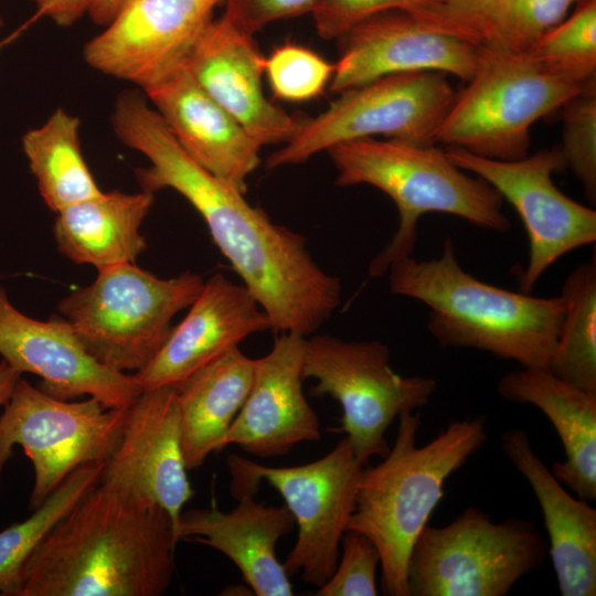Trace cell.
I'll return each instance as SVG.
<instances>
[{
  "instance_id": "obj_1",
  "label": "cell",
  "mask_w": 596,
  "mask_h": 596,
  "mask_svg": "<svg viewBox=\"0 0 596 596\" xmlns=\"http://www.w3.org/2000/svg\"><path fill=\"white\" fill-rule=\"evenodd\" d=\"M139 181L172 189L202 216L211 237L270 319L272 329L312 334L341 302L339 278L323 272L304 235L275 224L244 193L196 163L169 134L148 146Z\"/></svg>"
},
{
  "instance_id": "obj_2",
  "label": "cell",
  "mask_w": 596,
  "mask_h": 596,
  "mask_svg": "<svg viewBox=\"0 0 596 596\" xmlns=\"http://www.w3.org/2000/svg\"><path fill=\"white\" fill-rule=\"evenodd\" d=\"M177 543L163 508L99 481L30 554L14 596H160Z\"/></svg>"
},
{
  "instance_id": "obj_3",
  "label": "cell",
  "mask_w": 596,
  "mask_h": 596,
  "mask_svg": "<svg viewBox=\"0 0 596 596\" xmlns=\"http://www.w3.org/2000/svg\"><path fill=\"white\" fill-rule=\"evenodd\" d=\"M391 292L429 308L427 329L444 348H472L523 368L549 370L565 304L563 297H533L473 277L458 263L451 240L429 260L413 256L393 263Z\"/></svg>"
},
{
  "instance_id": "obj_4",
  "label": "cell",
  "mask_w": 596,
  "mask_h": 596,
  "mask_svg": "<svg viewBox=\"0 0 596 596\" xmlns=\"http://www.w3.org/2000/svg\"><path fill=\"white\" fill-rule=\"evenodd\" d=\"M393 446L382 460L363 467L347 531L366 535L381 558L384 595L409 596L412 549L444 497L448 477L487 441L486 419L455 421L424 446L417 445L418 412L398 417Z\"/></svg>"
},
{
  "instance_id": "obj_5",
  "label": "cell",
  "mask_w": 596,
  "mask_h": 596,
  "mask_svg": "<svg viewBox=\"0 0 596 596\" xmlns=\"http://www.w3.org/2000/svg\"><path fill=\"white\" fill-rule=\"evenodd\" d=\"M327 151L338 172V185H372L390 196L398 211L395 234L370 263L372 277L383 276L393 263L413 256L424 214L446 213L496 232L510 228L498 191L457 167L435 145L369 137Z\"/></svg>"
},
{
  "instance_id": "obj_6",
  "label": "cell",
  "mask_w": 596,
  "mask_h": 596,
  "mask_svg": "<svg viewBox=\"0 0 596 596\" xmlns=\"http://www.w3.org/2000/svg\"><path fill=\"white\" fill-rule=\"evenodd\" d=\"M203 284L191 272L162 279L127 263L99 270L93 283L65 296L58 311L99 362L137 373L159 352L173 317L190 307Z\"/></svg>"
},
{
  "instance_id": "obj_7",
  "label": "cell",
  "mask_w": 596,
  "mask_h": 596,
  "mask_svg": "<svg viewBox=\"0 0 596 596\" xmlns=\"http://www.w3.org/2000/svg\"><path fill=\"white\" fill-rule=\"evenodd\" d=\"M439 126L435 142L479 157L518 160L529 155L530 128L581 85L538 68L524 53L481 46L478 67Z\"/></svg>"
},
{
  "instance_id": "obj_8",
  "label": "cell",
  "mask_w": 596,
  "mask_h": 596,
  "mask_svg": "<svg viewBox=\"0 0 596 596\" xmlns=\"http://www.w3.org/2000/svg\"><path fill=\"white\" fill-rule=\"evenodd\" d=\"M546 556L531 521L493 522L469 507L445 526L423 529L408 561L409 596H505Z\"/></svg>"
},
{
  "instance_id": "obj_9",
  "label": "cell",
  "mask_w": 596,
  "mask_h": 596,
  "mask_svg": "<svg viewBox=\"0 0 596 596\" xmlns=\"http://www.w3.org/2000/svg\"><path fill=\"white\" fill-rule=\"evenodd\" d=\"M329 107L304 119L298 132L267 158L268 168L305 162L345 141L383 136L415 145H435L456 93L446 74L395 73L338 94Z\"/></svg>"
},
{
  "instance_id": "obj_10",
  "label": "cell",
  "mask_w": 596,
  "mask_h": 596,
  "mask_svg": "<svg viewBox=\"0 0 596 596\" xmlns=\"http://www.w3.org/2000/svg\"><path fill=\"white\" fill-rule=\"evenodd\" d=\"M390 362V349L381 341L306 337L302 377L317 380L312 396L330 395L339 402L341 430L363 465L387 454L385 434L393 421L428 404L437 389L435 379L402 376Z\"/></svg>"
},
{
  "instance_id": "obj_11",
  "label": "cell",
  "mask_w": 596,
  "mask_h": 596,
  "mask_svg": "<svg viewBox=\"0 0 596 596\" xmlns=\"http://www.w3.org/2000/svg\"><path fill=\"white\" fill-rule=\"evenodd\" d=\"M0 415V476L21 446L34 469L29 509H38L77 468L106 462L124 432L127 409L98 400L54 397L20 377Z\"/></svg>"
},
{
  "instance_id": "obj_12",
  "label": "cell",
  "mask_w": 596,
  "mask_h": 596,
  "mask_svg": "<svg viewBox=\"0 0 596 596\" xmlns=\"http://www.w3.org/2000/svg\"><path fill=\"white\" fill-rule=\"evenodd\" d=\"M231 472L266 480L285 500L298 528L284 567L287 574L323 585L338 564L341 541L355 507L361 464L347 437L323 457L291 467H269L231 455Z\"/></svg>"
},
{
  "instance_id": "obj_13",
  "label": "cell",
  "mask_w": 596,
  "mask_h": 596,
  "mask_svg": "<svg viewBox=\"0 0 596 596\" xmlns=\"http://www.w3.org/2000/svg\"><path fill=\"white\" fill-rule=\"evenodd\" d=\"M460 169L487 181L519 214L529 240L520 290L530 294L557 259L596 241V211L564 194L552 180L565 160L560 147L518 160H496L457 147L445 150Z\"/></svg>"
},
{
  "instance_id": "obj_14",
  "label": "cell",
  "mask_w": 596,
  "mask_h": 596,
  "mask_svg": "<svg viewBox=\"0 0 596 596\" xmlns=\"http://www.w3.org/2000/svg\"><path fill=\"white\" fill-rule=\"evenodd\" d=\"M219 0H124L106 29L87 41L84 61L142 91L183 65L213 20Z\"/></svg>"
},
{
  "instance_id": "obj_15",
  "label": "cell",
  "mask_w": 596,
  "mask_h": 596,
  "mask_svg": "<svg viewBox=\"0 0 596 596\" xmlns=\"http://www.w3.org/2000/svg\"><path fill=\"white\" fill-rule=\"evenodd\" d=\"M0 355L21 374L40 376V389L61 400L84 395L107 408L127 409L142 392L135 374L94 358L65 319L42 321L28 317L11 304L2 287Z\"/></svg>"
},
{
  "instance_id": "obj_16",
  "label": "cell",
  "mask_w": 596,
  "mask_h": 596,
  "mask_svg": "<svg viewBox=\"0 0 596 596\" xmlns=\"http://www.w3.org/2000/svg\"><path fill=\"white\" fill-rule=\"evenodd\" d=\"M330 91L340 94L379 77L432 71L468 82L475 74L481 46L438 31L403 10L365 18L338 39Z\"/></svg>"
},
{
  "instance_id": "obj_17",
  "label": "cell",
  "mask_w": 596,
  "mask_h": 596,
  "mask_svg": "<svg viewBox=\"0 0 596 596\" xmlns=\"http://www.w3.org/2000/svg\"><path fill=\"white\" fill-rule=\"evenodd\" d=\"M181 447L174 386L143 390L127 411L121 439L100 481L163 508L175 529L193 498Z\"/></svg>"
},
{
  "instance_id": "obj_18",
  "label": "cell",
  "mask_w": 596,
  "mask_h": 596,
  "mask_svg": "<svg viewBox=\"0 0 596 596\" xmlns=\"http://www.w3.org/2000/svg\"><path fill=\"white\" fill-rule=\"evenodd\" d=\"M306 337L280 332L272 350L254 359L249 393L216 451L237 445L262 458L288 454L296 445L319 441L320 423L302 392Z\"/></svg>"
},
{
  "instance_id": "obj_19",
  "label": "cell",
  "mask_w": 596,
  "mask_h": 596,
  "mask_svg": "<svg viewBox=\"0 0 596 596\" xmlns=\"http://www.w3.org/2000/svg\"><path fill=\"white\" fill-rule=\"evenodd\" d=\"M253 36L223 13L206 26L185 63L199 85L260 147L284 145L298 132L304 119L264 95L265 56Z\"/></svg>"
},
{
  "instance_id": "obj_20",
  "label": "cell",
  "mask_w": 596,
  "mask_h": 596,
  "mask_svg": "<svg viewBox=\"0 0 596 596\" xmlns=\"http://www.w3.org/2000/svg\"><path fill=\"white\" fill-rule=\"evenodd\" d=\"M268 329L270 319L247 287L216 273L204 281L156 356L135 376L142 391L177 386L245 338Z\"/></svg>"
},
{
  "instance_id": "obj_21",
  "label": "cell",
  "mask_w": 596,
  "mask_h": 596,
  "mask_svg": "<svg viewBox=\"0 0 596 596\" xmlns=\"http://www.w3.org/2000/svg\"><path fill=\"white\" fill-rule=\"evenodd\" d=\"M259 485L232 481L238 503L230 511L210 508L182 511L174 529L179 541L188 540L211 546L228 557L245 583L258 596H291L292 586L285 567L277 560L276 544L295 526L286 505L269 507L254 499Z\"/></svg>"
},
{
  "instance_id": "obj_22",
  "label": "cell",
  "mask_w": 596,
  "mask_h": 596,
  "mask_svg": "<svg viewBox=\"0 0 596 596\" xmlns=\"http://www.w3.org/2000/svg\"><path fill=\"white\" fill-rule=\"evenodd\" d=\"M143 92L183 150L245 194L260 146L199 85L187 63Z\"/></svg>"
},
{
  "instance_id": "obj_23",
  "label": "cell",
  "mask_w": 596,
  "mask_h": 596,
  "mask_svg": "<svg viewBox=\"0 0 596 596\" xmlns=\"http://www.w3.org/2000/svg\"><path fill=\"white\" fill-rule=\"evenodd\" d=\"M501 447L525 478L541 507L551 556L563 596L596 595V510L571 496L534 451L525 430L501 435Z\"/></svg>"
},
{
  "instance_id": "obj_24",
  "label": "cell",
  "mask_w": 596,
  "mask_h": 596,
  "mask_svg": "<svg viewBox=\"0 0 596 596\" xmlns=\"http://www.w3.org/2000/svg\"><path fill=\"white\" fill-rule=\"evenodd\" d=\"M499 394L539 408L551 422L564 449L554 461V477L577 498L596 500V394L560 379L549 370L523 368L503 375Z\"/></svg>"
},
{
  "instance_id": "obj_25",
  "label": "cell",
  "mask_w": 596,
  "mask_h": 596,
  "mask_svg": "<svg viewBox=\"0 0 596 596\" xmlns=\"http://www.w3.org/2000/svg\"><path fill=\"white\" fill-rule=\"evenodd\" d=\"M155 203V193L118 190L74 203L62 211L53 226L58 252L75 264L98 272L135 263L147 248L140 226Z\"/></svg>"
},
{
  "instance_id": "obj_26",
  "label": "cell",
  "mask_w": 596,
  "mask_h": 596,
  "mask_svg": "<svg viewBox=\"0 0 596 596\" xmlns=\"http://www.w3.org/2000/svg\"><path fill=\"white\" fill-rule=\"evenodd\" d=\"M254 359L234 347L175 387L188 470L203 465L230 428L252 386Z\"/></svg>"
},
{
  "instance_id": "obj_27",
  "label": "cell",
  "mask_w": 596,
  "mask_h": 596,
  "mask_svg": "<svg viewBox=\"0 0 596 596\" xmlns=\"http://www.w3.org/2000/svg\"><path fill=\"white\" fill-rule=\"evenodd\" d=\"M79 128L77 116L56 108L21 139L40 195L55 213L103 193L83 157Z\"/></svg>"
},
{
  "instance_id": "obj_28",
  "label": "cell",
  "mask_w": 596,
  "mask_h": 596,
  "mask_svg": "<svg viewBox=\"0 0 596 596\" xmlns=\"http://www.w3.org/2000/svg\"><path fill=\"white\" fill-rule=\"evenodd\" d=\"M565 310L549 371L596 394V262L574 268L562 286Z\"/></svg>"
},
{
  "instance_id": "obj_29",
  "label": "cell",
  "mask_w": 596,
  "mask_h": 596,
  "mask_svg": "<svg viewBox=\"0 0 596 596\" xmlns=\"http://www.w3.org/2000/svg\"><path fill=\"white\" fill-rule=\"evenodd\" d=\"M105 464L81 466L28 519L0 531V595H15L19 573L30 554L49 531L100 481Z\"/></svg>"
},
{
  "instance_id": "obj_30",
  "label": "cell",
  "mask_w": 596,
  "mask_h": 596,
  "mask_svg": "<svg viewBox=\"0 0 596 596\" xmlns=\"http://www.w3.org/2000/svg\"><path fill=\"white\" fill-rule=\"evenodd\" d=\"M524 54L544 73L581 86L596 79V0H579Z\"/></svg>"
},
{
  "instance_id": "obj_31",
  "label": "cell",
  "mask_w": 596,
  "mask_h": 596,
  "mask_svg": "<svg viewBox=\"0 0 596 596\" xmlns=\"http://www.w3.org/2000/svg\"><path fill=\"white\" fill-rule=\"evenodd\" d=\"M562 146L565 160L589 202L596 200V79L562 105Z\"/></svg>"
},
{
  "instance_id": "obj_32",
  "label": "cell",
  "mask_w": 596,
  "mask_h": 596,
  "mask_svg": "<svg viewBox=\"0 0 596 596\" xmlns=\"http://www.w3.org/2000/svg\"><path fill=\"white\" fill-rule=\"evenodd\" d=\"M579 0H503L483 46L526 52Z\"/></svg>"
},
{
  "instance_id": "obj_33",
  "label": "cell",
  "mask_w": 596,
  "mask_h": 596,
  "mask_svg": "<svg viewBox=\"0 0 596 596\" xmlns=\"http://www.w3.org/2000/svg\"><path fill=\"white\" fill-rule=\"evenodd\" d=\"M334 64L316 52L294 43L277 46L264 57L274 95L287 102H306L320 95L330 83Z\"/></svg>"
},
{
  "instance_id": "obj_34",
  "label": "cell",
  "mask_w": 596,
  "mask_h": 596,
  "mask_svg": "<svg viewBox=\"0 0 596 596\" xmlns=\"http://www.w3.org/2000/svg\"><path fill=\"white\" fill-rule=\"evenodd\" d=\"M438 7L439 0H319L311 13L318 34L331 40L365 18L386 10L409 12L434 28Z\"/></svg>"
},
{
  "instance_id": "obj_35",
  "label": "cell",
  "mask_w": 596,
  "mask_h": 596,
  "mask_svg": "<svg viewBox=\"0 0 596 596\" xmlns=\"http://www.w3.org/2000/svg\"><path fill=\"white\" fill-rule=\"evenodd\" d=\"M381 564L375 544L364 534L347 531L334 572L318 587L316 596H375L376 570Z\"/></svg>"
},
{
  "instance_id": "obj_36",
  "label": "cell",
  "mask_w": 596,
  "mask_h": 596,
  "mask_svg": "<svg viewBox=\"0 0 596 596\" xmlns=\"http://www.w3.org/2000/svg\"><path fill=\"white\" fill-rule=\"evenodd\" d=\"M502 2L503 0H439L434 28L483 46Z\"/></svg>"
},
{
  "instance_id": "obj_37",
  "label": "cell",
  "mask_w": 596,
  "mask_h": 596,
  "mask_svg": "<svg viewBox=\"0 0 596 596\" xmlns=\"http://www.w3.org/2000/svg\"><path fill=\"white\" fill-rule=\"evenodd\" d=\"M224 14L240 29L254 35L278 19L312 12L319 0H226Z\"/></svg>"
},
{
  "instance_id": "obj_38",
  "label": "cell",
  "mask_w": 596,
  "mask_h": 596,
  "mask_svg": "<svg viewBox=\"0 0 596 596\" xmlns=\"http://www.w3.org/2000/svg\"><path fill=\"white\" fill-rule=\"evenodd\" d=\"M40 15L61 26H71L88 11L91 0H31Z\"/></svg>"
},
{
  "instance_id": "obj_39",
  "label": "cell",
  "mask_w": 596,
  "mask_h": 596,
  "mask_svg": "<svg viewBox=\"0 0 596 596\" xmlns=\"http://www.w3.org/2000/svg\"><path fill=\"white\" fill-rule=\"evenodd\" d=\"M123 2L124 0H91L87 14L95 24L106 26Z\"/></svg>"
},
{
  "instance_id": "obj_40",
  "label": "cell",
  "mask_w": 596,
  "mask_h": 596,
  "mask_svg": "<svg viewBox=\"0 0 596 596\" xmlns=\"http://www.w3.org/2000/svg\"><path fill=\"white\" fill-rule=\"evenodd\" d=\"M20 377L21 373L4 360L0 362V407L8 402Z\"/></svg>"
},
{
  "instance_id": "obj_41",
  "label": "cell",
  "mask_w": 596,
  "mask_h": 596,
  "mask_svg": "<svg viewBox=\"0 0 596 596\" xmlns=\"http://www.w3.org/2000/svg\"><path fill=\"white\" fill-rule=\"evenodd\" d=\"M2 26V19L0 17V28ZM10 41V39H6L4 41H1L0 42V50L2 49V46H4L8 42Z\"/></svg>"
},
{
  "instance_id": "obj_42",
  "label": "cell",
  "mask_w": 596,
  "mask_h": 596,
  "mask_svg": "<svg viewBox=\"0 0 596 596\" xmlns=\"http://www.w3.org/2000/svg\"><path fill=\"white\" fill-rule=\"evenodd\" d=\"M223 1H226V0H219V2H223Z\"/></svg>"
}]
</instances>
